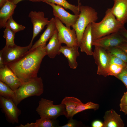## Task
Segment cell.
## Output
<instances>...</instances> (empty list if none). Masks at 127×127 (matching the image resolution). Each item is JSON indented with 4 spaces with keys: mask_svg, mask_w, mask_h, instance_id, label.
Masks as SVG:
<instances>
[{
    "mask_svg": "<svg viewBox=\"0 0 127 127\" xmlns=\"http://www.w3.org/2000/svg\"><path fill=\"white\" fill-rule=\"evenodd\" d=\"M42 45L29 50L19 58L7 65L23 82L35 78L44 57L46 55Z\"/></svg>",
    "mask_w": 127,
    "mask_h": 127,
    "instance_id": "obj_1",
    "label": "cell"
},
{
    "mask_svg": "<svg viewBox=\"0 0 127 127\" xmlns=\"http://www.w3.org/2000/svg\"><path fill=\"white\" fill-rule=\"evenodd\" d=\"M124 25L116 19L108 8L104 17L99 22L91 23V30L93 41L110 34L118 32Z\"/></svg>",
    "mask_w": 127,
    "mask_h": 127,
    "instance_id": "obj_2",
    "label": "cell"
},
{
    "mask_svg": "<svg viewBox=\"0 0 127 127\" xmlns=\"http://www.w3.org/2000/svg\"><path fill=\"white\" fill-rule=\"evenodd\" d=\"M80 13L75 24L72 27L76 32L79 47L84 32L87 26L91 23L97 20L98 13L95 9L88 6L78 5Z\"/></svg>",
    "mask_w": 127,
    "mask_h": 127,
    "instance_id": "obj_3",
    "label": "cell"
},
{
    "mask_svg": "<svg viewBox=\"0 0 127 127\" xmlns=\"http://www.w3.org/2000/svg\"><path fill=\"white\" fill-rule=\"evenodd\" d=\"M43 91L42 80L41 77H37L24 82L15 91V96L13 101L17 106L25 99L34 96H39Z\"/></svg>",
    "mask_w": 127,
    "mask_h": 127,
    "instance_id": "obj_4",
    "label": "cell"
},
{
    "mask_svg": "<svg viewBox=\"0 0 127 127\" xmlns=\"http://www.w3.org/2000/svg\"><path fill=\"white\" fill-rule=\"evenodd\" d=\"M39 103L36 111L40 118L56 119L60 115L66 116L65 106L64 104L55 105L53 101L43 98L41 99Z\"/></svg>",
    "mask_w": 127,
    "mask_h": 127,
    "instance_id": "obj_5",
    "label": "cell"
},
{
    "mask_svg": "<svg viewBox=\"0 0 127 127\" xmlns=\"http://www.w3.org/2000/svg\"><path fill=\"white\" fill-rule=\"evenodd\" d=\"M93 56L97 65V74L104 77L107 76V72L110 64V54L105 49L95 46Z\"/></svg>",
    "mask_w": 127,
    "mask_h": 127,
    "instance_id": "obj_6",
    "label": "cell"
},
{
    "mask_svg": "<svg viewBox=\"0 0 127 127\" xmlns=\"http://www.w3.org/2000/svg\"><path fill=\"white\" fill-rule=\"evenodd\" d=\"M58 36L59 41L61 44H65L70 46H78L76 34L75 30L71 29L64 26L57 17H55Z\"/></svg>",
    "mask_w": 127,
    "mask_h": 127,
    "instance_id": "obj_7",
    "label": "cell"
},
{
    "mask_svg": "<svg viewBox=\"0 0 127 127\" xmlns=\"http://www.w3.org/2000/svg\"><path fill=\"white\" fill-rule=\"evenodd\" d=\"M127 42V40L118 32L105 36L93 41L92 45L105 49L116 47Z\"/></svg>",
    "mask_w": 127,
    "mask_h": 127,
    "instance_id": "obj_8",
    "label": "cell"
},
{
    "mask_svg": "<svg viewBox=\"0 0 127 127\" xmlns=\"http://www.w3.org/2000/svg\"><path fill=\"white\" fill-rule=\"evenodd\" d=\"M31 48L29 45L25 47L17 46H5L1 50L2 56L5 65L19 58L28 52Z\"/></svg>",
    "mask_w": 127,
    "mask_h": 127,
    "instance_id": "obj_9",
    "label": "cell"
},
{
    "mask_svg": "<svg viewBox=\"0 0 127 127\" xmlns=\"http://www.w3.org/2000/svg\"><path fill=\"white\" fill-rule=\"evenodd\" d=\"M28 16L30 18L33 27V34L31 41L29 45L30 47L32 46V44L35 38L47 25L49 20L45 17L44 12L42 11H31Z\"/></svg>",
    "mask_w": 127,
    "mask_h": 127,
    "instance_id": "obj_10",
    "label": "cell"
},
{
    "mask_svg": "<svg viewBox=\"0 0 127 127\" xmlns=\"http://www.w3.org/2000/svg\"><path fill=\"white\" fill-rule=\"evenodd\" d=\"M53 9V15L57 18L66 26L68 28L72 27L75 23L79 15H73L66 11L63 7L54 4L47 3Z\"/></svg>",
    "mask_w": 127,
    "mask_h": 127,
    "instance_id": "obj_11",
    "label": "cell"
},
{
    "mask_svg": "<svg viewBox=\"0 0 127 127\" xmlns=\"http://www.w3.org/2000/svg\"><path fill=\"white\" fill-rule=\"evenodd\" d=\"M0 80L15 91L24 83L7 65L0 68Z\"/></svg>",
    "mask_w": 127,
    "mask_h": 127,
    "instance_id": "obj_12",
    "label": "cell"
},
{
    "mask_svg": "<svg viewBox=\"0 0 127 127\" xmlns=\"http://www.w3.org/2000/svg\"><path fill=\"white\" fill-rule=\"evenodd\" d=\"M0 101L1 107L9 119L13 123H18V117L21 111L13 100L0 96Z\"/></svg>",
    "mask_w": 127,
    "mask_h": 127,
    "instance_id": "obj_13",
    "label": "cell"
},
{
    "mask_svg": "<svg viewBox=\"0 0 127 127\" xmlns=\"http://www.w3.org/2000/svg\"><path fill=\"white\" fill-rule=\"evenodd\" d=\"M114 0L111 12L116 20L124 25L127 22V0Z\"/></svg>",
    "mask_w": 127,
    "mask_h": 127,
    "instance_id": "obj_14",
    "label": "cell"
},
{
    "mask_svg": "<svg viewBox=\"0 0 127 127\" xmlns=\"http://www.w3.org/2000/svg\"><path fill=\"white\" fill-rule=\"evenodd\" d=\"M78 46L70 47L67 45L61 46L60 52L67 60L69 65L71 69L76 68L78 66L76 61L77 57L79 55Z\"/></svg>",
    "mask_w": 127,
    "mask_h": 127,
    "instance_id": "obj_15",
    "label": "cell"
},
{
    "mask_svg": "<svg viewBox=\"0 0 127 127\" xmlns=\"http://www.w3.org/2000/svg\"><path fill=\"white\" fill-rule=\"evenodd\" d=\"M103 127H124L121 116L113 109L106 111L103 117Z\"/></svg>",
    "mask_w": 127,
    "mask_h": 127,
    "instance_id": "obj_16",
    "label": "cell"
},
{
    "mask_svg": "<svg viewBox=\"0 0 127 127\" xmlns=\"http://www.w3.org/2000/svg\"><path fill=\"white\" fill-rule=\"evenodd\" d=\"M56 29L55 18H52L49 20L47 28L41 35L40 38L32 46L29 50L46 44V42L52 37Z\"/></svg>",
    "mask_w": 127,
    "mask_h": 127,
    "instance_id": "obj_17",
    "label": "cell"
},
{
    "mask_svg": "<svg viewBox=\"0 0 127 127\" xmlns=\"http://www.w3.org/2000/svg\"><path fill=\"white\" fill-rule=\"evenodd\" d=\"M91 23L87 26L83 33L79 46L80 51L87 55H92V36L91 30Z\"/></svg>",
    "mask_w": 127,
    "mask_h": 127,
    "instance_id": "obj_18",
    "label": "cell"
},
{
    "mask_svg": "<svg viewBox=\"0 0 127 127\" xmlns=\"http://www.w3.org/2000/svg\"><path fill=\"white\" fill-rule=\"evenodd\" d=\"M61 46V44L58 39V31L56 29L49 40L48 43L45 46L47 55L50 58H54L57 55L61 53L60 51Z\"/></svg>",
    "mask_w": 127,
    "mask_h": 127,
    "instance_id": "obj_19",
    "label": "cell"
},
{
    "mask_svg": "<svg viewBox=\"0 0 127 127\" xmlns=\"http://www.w3.org/2000/svg\"><path fill=\"white\" fill-rule=\"evenodd\" d=\"M16 4L12 1H7L0 10V28H5L6 23L13 14Z\"/></svg>",
    "mask_w": 127,
    "mask_h": 127,
    "instance_id": "obj_20",
    "label": "cell"
},
{
    "mask_svg": "<svg viewBox=\"0 0 127 127\" xmlns=\"http://www.w3.org/2000/svg\"><path fill=\"white\" fill-rule=\"evenodd\" d=\"M61 103L65 105L67 113L66 117L67 119H69L78 105L82 103L76 98L66 96L62 100Z\"/></svg>",
    "mask_w": 127,
    "mask_h": 127,
    "instance_id": "obj_21",
    "label": "cell"
},
{
    "mask_svg": "<svg viewBox=\"0 0 127 127\" xmlns=\"http://www.w3.org/2000/svg\"><path fill=\"white\" fill-rule=\"evenodd\" d=\"M56 119L41 118L36 120L34 123L20 125L16 127H54L58 126Z\"/></svg>",
    "mask_w": 127,
    "mask_h": 127,
    "instance_id": "obj_22",
    "label": "cell"
},
{
    "mask_svg": "<svg viewBox=\"0 0 127 127\" xmlns=\"http://www.w3.org/2000/svg\"><path fill=\"white\" fill-rule=\"evenodd\" d=\"M42 1L46 3H51L59 5L66 9L71 10L74 14L79 15L80 13L79 6L71 4L66 0H42Z\"/></svg>",
    "mask_w": 127,
    "mask_h": 127,
    "instance_id": "obj_23",
    "label": "cell"
},
{
    "mask_svg": "<svg viewBox=\"0 0 127 127\" xmlns=\"http://www.w3.org/2000/svg\"><path fill=\"white\" fill-rule=\"evenodd\" d=\"M99 107V104L94 103L91 101L86 103H82L78 105L72 113L69 119L73 118L74 115L84 110L92 109L95 111L98 109Z\"/></svg>",
    "mask_w": 127,
    "mask_h": 127,
    "instance_id": "obj_24",
    "label": "cell"
},
{
    "mask_svg": "<svg viewBox=\"0 0 127 127\" xmlns=\"http://www.w3.org/2000/svg\"><path fill=\"white\" fill-rule=\"evenodd\" d=\"M15 91L7 85L0 80V96L13 100L15 97Z\"/></svg>",
    "mask_w": 127,
    "mask_h": 127,
    "instance_id": "obj_25",
    "label": "cell"
},
{
    "mask_svg": "<svg viewBox=\"0 0 127 127\" xmlns=\"http://www.w3.org/2000/svg\"><path fill=\"white\" fill-rule=\"evenodd\" d=\"M5 28H9L15 33L20 31L24 30L25 27L16 23L13 19L12 16L7 21Z\"/></svg>",
    "mask_w": 127,
    "mask_h": 127,
    "instance_id": "obj_26",
    "label": "cell"
},
{
    "mask_svg": "<svg viewBox=\"0 0 127 127\" xmlns=\"http://www.w3.org/2000/svg\"><path fill=\"white\" fill-rule=\"evenodd\" d=\"M111 54L120 59L127 63V54L121 49L116 47L106 49Z\"/></svg>",
    "mask_w": 127,
    "mask_h": 127,
    "instance_id": "obj_27",
    "label": "cell"
},
{
    "mask_svg": "<svg viewBox=\"0 0 127 127\" xmlns=\"http://www.w3.org/2000/svg\"><path fill=\"white\" fill-rule=\"evenodd\" d=\"M15 34L9 28H5L4 31L3 37L6 39L5 46H12L15 44L14 42Z\"/></svg>",
    "mask_w": 127,
    "mask_h": 127,
    "instance_id": "obj_28",
    "label": "cell"
},
{
    "mask_svg": "<svg viewBox=\"0 0 127 127\" xmlns=\"http://www.w3.org/2000/svg\"><path fill=\"white\" fill-rule=\"evenodd\" d=\"M124 67L116 64L110 63L107 70V76H113L116 77L122 71Z\"/></svg>",
    "mask_w": 127,
    "mask_h": 127,
    "instance_id": "obj_29",
    "label": "cell"
},
{
    "mask_svg": "<svg viewBox=\"0 0 127 127\" xmlns=\"http://www.w3.org/2000/svg\"><path fill=\"white\" fill-rule=\"evenodd\" d=\"M124 84L127 89V69L124 67L122 71L116 77Z\"/></svg>",
    "mask_w": 127,
    "mask_h": 127,
    "instance_id": "obj_30",
    "label": "cell"
},
{
    "mask_svg": "<svg viewBox=\"0 0 127 127\" xmlns=\"http://www.w3.org/2000/svg\"><path fill=\"white\" fill-rule=\"evenodd\" d=\"M110 54V63L115 64L122 66L124 67H126V63L119 58Z\"/></svg>",
    "mask_w": 127,
    "mask_h": 127,
    "instance_id": "obj_31",
    "label": "cell"
},
{
    "mask_svg": "<svg viewBox=\"0 0 127 127\" xmlns=\"http://www.w3.org/2000/svg\"><path fill=\"white\" fill-rule=\"evenodd\" d=\"M77 123L76 120L71 118L68 121L66 124L62 126H59L60 127H77Z\"/></svg>",
    "mask_w": 127,
    "mask_h": 127,
    "instance_id": "obj_32",
    "label": "cell"
},
{
    "mask_svg": "<svg viewBox=\"0 0 127 127\" xmlns=\"http://www.w3.org/2000/svg\"><path fill=\"white\" fill-rule=\"evenodd\" d=\"M127 105V91L124 93L120 100L119 104L120 108Z\"/></svg>",
    "mask_w": 127,
    "mask_h": 127,
    "instance_id": "obj_33",
    "label": "cell"
},
{
    "mask_svg": "<svg viewBox=\"0 0 127 127\" xmlns=\"http://www.w3.org/2000/svg\"><path fill=\"white\" fill-rule=\"evenodd\" d=\"M103 122L99 120H95L93 121L91 124L92 127H103Z\"/></svg>",
    "mask_w": 127,
    "mask_h": 127,
    "instance_id": "obj_34",
    "label": "cell"
},
{
    "mask_svg": "<svg viewBox=\"0 0 127 127\" xmlns=\"http://www.w3.org/2000/svg\"><path fill=\"white\" fill-rule=\"evenodd\" d=\"M119 32L127 40V30L124 27L120 29Z\"/></svg>",
    "mask_w": 127,
    "mask_h": 127,
    "instance_id": "obj_35",
    "label": "cell"
},
{
    "mask_svg": "<svg viewBox=\"0 0 127 127\" xmlns=\"http://www.w3.org/2000/svg\"><path fill=\"white\" fill-rule=\"evenodd\" d=\"M116 47L121 49L127 54V42L121 44Z\"/></svg>",
    "mask_w": 127,
    "mask_h": 127,
    "instance_id": "obj_36",
    "label": "cell"
},
{
    "mask_svg": "<svg viewBox=\"0 0 127 127\" xmlns=\"http://www.w3.org/2000/svg\"><path fill=\"white\" fill-rule=\"evenodd\" d=\"M2 54V52L1 50L0 51V68L3 67L5 65L4 63Z\"/></svg>",
    "mask_w": 127,
    "mask_h": 127,
    "instance_id": "obj_37",
    "label": "cell"
},
{
    "mask_svg": "<svg viewBox=\"0 0 127 127\" xmlns=\"http://www.w3.org/2000/svg\"><path fill=\"white\" fill-rule=\"evenodd\" d=\"M25 0H13L12 1L15 4H16L20 2ZM28 0L33 2L42 1V0Z\"/></svg>",
    "mask_w": 127,
    "mask_h": 127,
    "instance_id": "obj_38",
    "label": "cell"
},
{
    "mask_svg": "<svg viewBox=\"0 0 127 127\" xmlns=\"http://www.w3.org/2000/svg\"><path fill=\"white\" fill-rule=\"evenodd\" d=\"M120 110L124 113L125 115H127V105L120 108Z\"/></svg>",
    "mask_w": 127,
    "mask_h": 127,
    "instance_id": "obj_39",
    "label": "cell"
},
{
    "mask_svg": "<svg viewBox=\"0 0 127 127\" xmlns=\"http://www.w3.org/2000/svg\"><path fill=\"white\" fill-rule=\"evenodd\" d=\"M8 0H0V8H1Z\"/></svg>",
    "mask_w": 127,
    "mask_h": 127,
    "instance_id": "obj_40",
    "label": "cell"
},
{
    "mask_svg": "<svg viewBox=\"0 0 127 127\" xmlns=\"http://www.w3.org/2000/svg\"><path fill=\"white\" fill-rule=\"evenodd\" d=\"M77 0L78 2V5H79L80 4H81V3L80 2V0Z\"/></svg>",
    "mask_w": 127,
    "mask_h": 127,
    "instance_id": "obj_41",
    "label": "cell"
},
{
    "mask_svg": "<svg viewBox=\"0 0 127 127\" xmlns=\"http://www.w3.org/2000/svg\"><path fill=\"white\" fill-rule=\"evenodd\" d=\"M126 67L127 69V63H126Z\"/></svg>",
    "mask_w": 127,
    "mask_h": 127,
    "instance_id": "obj_42",
    "label": "cell"
},
{
    "mask_svg": "<svg viewBox=\"0 0 127 127\" xmlns=\"http://www.w3.org/2000/svg\"><path fill=\"white\" fill-rule=\"evenodd\" d=\"M9 0L10 1H12V0Z\"/></svg>",
    "mask_w": 127,
    "mask_h": 127,
    "instance_id": "obj_43",
    "label": "cell"
}]
</instances>
